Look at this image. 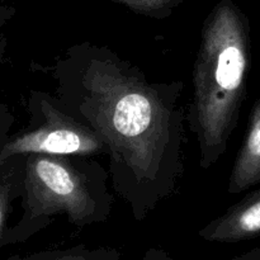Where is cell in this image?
Listing matches in <instances>:
<instances>
[{"mask_svg":"<svg viewBox=\"0 0 260 260\" xmlns=\"http://www.w3.org/2000/svg\"><path fill=\"white\" fill-rule=\"evenodd\" d=\"M13 14H14V9L8 7H0V27H2L8 19H10V17H12ZM3 43H4V38L0 37V55H2L3 51H4Z\"/></svg>","mask_w":260,"mask_h":260,"instance_id":"obj_13","label":"cell"},{"mask_svg":"<svg viewBox=\"0 0 260 260\" xmlns=\"http://www.w3.org/2000/svg\"><path fill=\"white\" fill-rule=\"evenodd\" d=\"M27 109L29 123L0 147V164L15 155L28 154L107 156L101 136L66 113L52 94L30 90Z\"/></svg>","mask_w":260,"mask_h":260,"instance_id":"obj_4","label":"cell"},{"mask_svg":"<svg viewBox=\"0 0 260 260\" xmlns=\"http://www.w3.org/2000/svg\"><path fill=\"white\" fill-rule=\"evenodd\" d=\"M108 182V170L90 156L25 155L23 215L3 246L28 240L58 215L80 229L106 222L113 206Z\"/></svg>","mask_w":260,"mask_h":260,"instance_id":"obj_3","label":"cell"},{"mask_svg":"<svg viewBox=\"0 0 260 260\" xmlns=\"http://www.w3.org/2000/svg\"><path fill=\"white\" fill-rule=\"evenodd\" d=\"M14 122L15 118L9 107L5 106V104H0V147L10 137L9 132Z\"/></svg>","mask_w":260,"mask_h":260,"instance_id":"obj_10","label":"cell"},{"mask_svg":"<svg viewBox=\"0 0 260 260\" xmlns=\"http://www.w3.org/2000/svg\"><path fill=\"white\" fill-rule=\"evenodd\" d=\"M141 260H175L170 254L159 248H150Z\"/></svg>","mask_w":260,"mask_h":260,"instance_id":"obj_12","label":"cell"},{"mask_svg":"<svg viewBox=\"0 0 260 260\" xmlns=\"http://www.w3.org/2000/svg\"><path fill=\"white\" fill-rule=\"evenodd\" d=\"M88 260H121V254L114 248H96Z\"/></svg>","mask_w":260,"mask_h":260,"instance_id":"obj_11","label":"cell"},{"mask_svg":"<svg viewBox=\"0 0 260 260\" xmlns=\"http://www.w3.org/2000/svg\"><path fill=\"white\" fill-rule=\"evenodd\" d=\"M41 71L58 106L101 136L112 189L136 221L177 193L184 175L182 80L155 81L107 46H70Z\"/></svg>","mask_w":260,"mask_h":260,"instance_id":"obj_1","label":"cell"},{"mask_svg":"<svg viewBox=\"0 0 260 260\" xmlns=\"http://www.w3.org/2000/svg\"><path fill=\"white\" fill-rule=\"evenodd\" d=\"M2 2H4V0H0V3H2Z\"/></svg>","mask_w":260,"mask_h":260,"instance_id":"obj_15","label":"cell"},{"mask_svg":"<svg viewBox=\"0 0 260 260\" xmlns=\"http://www.w3.org/2000/svg\"><path fill=\"white\" fill-rule=\"evenodd\" d=\"M91 253L93 249L86 248L85 245H75L66 249L40 251L25 256L14 255L7 260H88Z\"/></svg>","mask_w":260,"mask_h":260,"instance_id":"obj_9","label":"cell"},{"mask_svg":"<svg viewBox=\"0 0 260 260\" xmlns=\"http://www.w3.org/2000/svg\"><path fill=\"white\" fill-rule=\"evenodd\" d=\"M25 155H15L0 164V246L4 244L12 205L22 198Z\"/></svg>","mask_w":260,"mask_h":260,"instance_id":"obj_7","label":"cell"},{"mask_svg":"<svg viewBox=\"0 0 260 260\" xmlns=\"http://www.w3.org/2000/svg\"><path fill=\"white\" fill-rule=\"evenodd\" d=\"M260 184V98L249 116L248 129L229 178L228 192L239 194Z\"/></svg>","mask_w":260,"mask_h":260,"instance_id":"obj_6","label":"cell"},{"mask_svg":"<svg viewBox=\"0 0 260 260\" xmlns=\"http://www.w3.org/2000/svg\"><path fill=\"white\" fill-rule=\"evenodd\" d=\"M250 23L233 0H220L205 19L192 73L187 123L196 136L200 167L208 170L226 154L248 94Z\"/></svg>","mask_w":260,"mask_h":260,"instance_id":"obj_2","label":"cell"},{"mask_svg":"<svg viewBox=\"0 0 260 260\" xmlns=\"http://www.w3.org/2000/svg\"><path fill=\"white\" fill-rule=\"evenodd\" d=\"M198 235L210 243H240L260 238V188L211 220Z\"/></svg>","mask_w":260,"mask_h":260,"instance_id":"obj_5","label":"cell"},{"mask_svg":"<svg viewBox=\"0 0 260 260\" xmlns=\"http://www.w3.org/2000/svg\"><path fill=\"white\" fill-rule=\"evenodd\" d=\"M136 14L154 19H165L170 17L185 0H113Z\"/></svg>","mask_w":260,"mask_h":260,"instance_id":"obj_8","label":"cell"},{"mask_svg":"<svg viewBox=\"0 0 260 260\" xmlns=\"http://www.w3.org/2000/svg\"><path fill=\"white\" fill-rule=\"evenodd\" d=\"M231 260H260V248H254L246 253L234 256Z\"/></svg>","mask_w":260,"mask_h":260,"instance_id":"obj_14","label":"cell"}]
</instances>
